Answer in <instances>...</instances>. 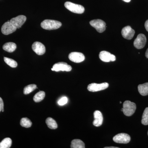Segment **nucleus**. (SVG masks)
Listing matches in <instances>:
<instances>
[{
    "label": "nucleus",
    "instance_id": "nucleus-1",
    "mask_svg": "<svg viewBox=\"0 0 148 148\" xmlns=\"http://www.w3.org/2000/svg\"><path fill=\"white\" fill-rule=\"evenodd\" d=\"M62 24L60 21L56 20L46 19L41 23V27L43 29L48 30H55L60 28Z\"/></svg>",
    "mask_w": 148,
    "mask_h": 148
},
{
    "label": "nucleus",
    "instance_id": "nucleus-2",
    "mask_svg": "<svg viewBox=\"0 0 148 148\" xmlns=\"http://www.w3.org/2000/svg\"><path fill=\"white\" fill-rule=\"evenodd\" d=\"M123 112L125 115L127 116H132L136 110V105L135 103L129 101H125L123 104Z\"/></svg>",
    "mask_w": 148,
    "mask_h": 148
},
{
    "label": "nucleus",
    "instance_id": "nucleus-3",
    "mask_svg": "<svg viewBox=\"0 0 148 148\" xmlns=\"http://www.w3.org/2000/svg\"><path fill=\"white\" fill-rule=\"evenodd\" d=\"M65 7L70 11L77 14H82L84 12V8L83 6L76 4L71 2H66L64 4Z\"/></svg>",
    "mask_w": 148,
    "mask_h": 148
},
{
    "label": "nucleus",
    "instance_id": "nucleus-4",
    "mask_svg": "<svg viewBox=\"0 0 148 148\" xmlns=\"http://www.w3.org/2000/svg\"><path fill=\"white\" fill-rule=\"evenodd\" d=\"M90 25L95 28L99 33H103L106 29V23L101 19H97L91 20Z\"/></svg>",
    "mask_w": 148,
    "mask_h": 148
},
{
    "label": "nucleus",
    "instance_id": "nucleus-5",
    "mask_svg": "<svg viewBox=\"0 0 148 148\" xmlns=\"http://www.w3.org/2000/svg\"><path fill=\"white\" fill-rule=\"evenodd\" d=\"M109 84L105 82L103 83H91L88 86V90L91 92H97L101 90H105L109 87Z\"/></svg>",
    "mask_w": 148,
    "mask_h": 148
},
{
    "label": "nucleus",
    "instance_id": "nucleus-6",
    "mask_svg": "<svg viewBox=\"0 0 148 148\" xmlns=\"http://www.w3.org/2000/svg\"><path fill=\"white\" fill-rule=\"evenodd\" d=\"M113 140L116 143L127 144L130 142V137L128 134L126 133H119L114 137Z\"/></svg>",
    "mask_w": 148,
    "mask_h": 148
},
{
    "label": "nucleus",
    "instance_id": "nucleus-7",
    "mask_svg": "<svg viewBox=\"0 0 148 148\" xmlns=\"http://www.w3.org/2000/svg\"><path fill=\"white\" fill-rule=\"evenodd\" d=\"M72 70L71 66L65 62H59L53 65L51 69L52 71L56 72L62 71L69 72Z\"/></svg>",
    "mask_w": 148,
    "mask_h": 148
},
{
    "label": "nucleus",
    "instance_id": "nucleus-8",
    "mask_svg": "<svg viewBox=\"0 0 148 148\" xmlns=\"http://www.w3.org/2000/svg\"><path fill=\"white\" fill-rule=\"evenodd\" d=\"M27 20V17L24 15H21L12 18L10 20L11 24L16 29H19L24 24Z\"/></svg>",
    "mask_w": 148,
    "mask_h": 148
},
{
    "label": "nucleus",
    "instance_id": "nucleus-9",
    "mask_svg": "<svg viewBox=\"0 0 148 148\" xmlns=\"http://www.w3.org/2000/svg\"><path fill=\"white\" fill-rule=\"evenodd\" d=\"M147 42V38L145 35L140 34L138 35L134 42V45L138 49H141L145 47Z\"/></svg>",
    "mask_w": 148,
    "mask_h": 148
},
{
    "label": "nucleus",
    "instance_id": "nucleus-10",
    "mask_svg": "<svg viewBox=\"0 0 148 148\" xmlns=\"http://www.w3.org/2000/svg\"><path fill=\"white\" fill-rule=\"evenodd\" d=\"M16 29L11 24L10 21H8L3 24L1 28V32L4 35H8L15 32Z\"/></svg>",
    "mask_w": 148,
    "mask_h": 148
},
{
    "label": "nucleus",
    "instance_id": "nucleus-11",
    "mask_svg": "<svg viewBox=\"0 0 148 148\" xmlns=\"http://www.w3.org/2000/svg\"><path fill=\"white\" fill-rule=\"evenodd\" d=\"M69 57L71 61L76 63H81L85 60L84 55L80 52H71L69 54Z\"/></svg>",
    "mask_w": 148,
    "mask_h": 148
},
{
    "label": "nucleus",
    "instance_id": "nucleus-12",
    "mask_svg": "<svg viewBox=\"0 0 148 148\" xmlns=\"http://www.w3.org/2000/svg\"><path fill=\"white\" fill-rule=\"evenodd\" d=\"M32 48L33 51L38 55H42L45 53V46L39 42H34L32 46Z\"/></svg>",
    "mask_w": 148,
    "mask_h": 148
},
{
    "label": "nucleus",
    "instance_id": "nucleus-13",
    "mask_svg": "<svg viewBox=\"0 0 148 148\" xmlns=\"http://www.w3.org/2000/svg\"><path fill=\"white\" fill-rule=\"evenodd\" d=\"M99 58L101 61L105 62L114 61L116 59V56L113 54H111L110 52L105 51H103L100 52Z\"/></svg>",
    "mask_w": 148,
    "mask_h": 148
},
{
    "label": "nucleus",
    "instance_id": "nucleus-14",
    "mask_svg": "<svg viewBox=\"0 0 148 148\" xmlns=\"http://www.w3.org/2000/svg\"><path fill=\"white\" fill-rule=\"evenodd\" d=\"M135 34V31L129 26L124 27L121 31L122 36L127 40L132 39Z\"/></svg>",
    "mask_w": 148,
    "mask_h": 148
},
{
    "label": "nucleus",
    "instance_id": "nucleus-15",
    "mask_svg": "<svg viewBox=\"0 0 148 148\" xmlns=\"http://www.w3.org/2000/svg\"><path fill=\"white\" fill-rule=\"evenodd\" d=\"M94 120L92 123L94 126L99 127L102 125L103 122V116L100 111H95L94 112Z\"/></svg>",
    "mask_w": 148,
    "mask_h": 148
},
{
    "label": "nucleus",
    "instance_id": "nucleus-16",
    "mask_svg": "<svg viewBox=\"0 0 148 148\" xmlns=\"http://www.w3.org/2000/svg\"><path fill=\"white\" fill-rule=\"evenodd\" d=\"M4 50L7 52L12 53L16 50V44L12 42L6 43L3 46Z\"/></svg>",
    "mask_w": 148,
    "mask_h": 148
},
{
    "label": "nucleus",
    "instance_id": "nucleus-17",
    "mask_svg": "<svg viewBox=\"0 0 148 148\" xmlns=\"http://www.w3.org/2000/svg\"><path fill=\"white\" fill-rule=\"evenodd\" d=\"M138 89L140 94L143 96L148 95V82L138 85Z\"/></svg>",
    "mask_w": 148,
    "mask_h": 148
},
{
    "label": "nucleus",
    "instance_id": "nucleus-18",
    "mask_svg": "<svg viewBox=\"0 0 148 148\" xmlns=\"http://www.w3.org/2000/svg\"><path fill=\"white\" fill-rule=\"evenodd\" d=\"M71 148H84L85 144L83 141L79 139H75L71 142Z\"/></svg>",
    "mask_w": 148,
    "mask_h": 148
},
{
    "label": "nucleus",
    "instance_id": "nucleus-19",
    "mask_svg": "<svg viewBox=\"0 0 148 148\" xmlns=\"http://www.w3.org/2000/svg\"><path fill=\"white\" fill-rule=\"evenodd\" d=\"M46 123L48 127L50 129H56L58 127L56 121L51 118H47L46 120Z\"/></svg>",
    "mask_w": 148,
    "mask_h": 148
},
{
    "label": "nucleus",
    "instance_id": "nucleus-20",
    "mask_svg": "<svg viewBox=\"0 0 148 148\" xmlns=\"http://www.w3.org/2000/svg\"><path fill=\"white\" fill-rule=\"evenodd\" d=\"M12 144L11 139L10 138H5L0 143V148H10Z\"/></svg>",
    "mask_w": 148,
    "mask_h": 148
},
{
    "label": "nucleus",
    "instance_id": "nucleus-21",
    "mask_svg": "<svg viewBox=\"0 0 148 148\" xmlns=\"http://www.w3.org/2000/svg\"><path fill=\"white\" fill-rule=\"evenodd\" d=\"M45 96V93L44 91H40L37 92L34 97V101L36 103L41 102L44 99Z\"/></svg>",
    "mask_w": 148,
    "mask_h": 148
},
{
    "label": "nucleus",
    "instance_id": "nucleus-22",
    "mask_svg": "<svg viewBox=\"0 0 148 148\" xmlns=\"http://www.w3.org/2000/svg\"><path fill=\"white\" fill-rule=\"evenodd\" d=\"M32 123L30 119L27 118H23L20 121V125L22 127L28 128L32 126Z\"/></svg>",
    "mask_w": 148,
    "mask_h": 148
},
{
    "label": "nucleus",
    "instance_id": "nucleus-23",
    "mask_svg": "<svg viewBox=\"0 0 148 148\" xmlns=\"http://www.w3.org/2000/svg\"><path fill=\"white\" fill-rule=\"evenodd\" d=\"M37 88V86L36 84H32L29 85L24 88V93L25 95H27L33 92L34 90Z\"/></svg>",
    "mask_w": 148,
    "mask_h": 148
},
{
    "label": "nucleus",
    "instance_id": "nucleus-24",
    "mask_svg": "<svg viewBox=\"0 0 148 148\" xmlns=\"http://www.w3.org/2000/svg\"><path fill=\"white\" fill-rule=\"evenodd\" d=\"M4 60L5 62L7 64L12 67V68H16L17 66V63L16 61L14 60L13 59L11 58H7V57H4Z\"/></svg>",
    "mask_w": 148,
    "mask_h": 148
},
{
    "label": "nucleus",
    "instance_id": "nucleus-25",
    "mask_svg": "<svg viewBox=\"0 0 148 148\" xmlns=\"http://www.w3.org/2000/svg\"><path fill=\"white\" fill-rule=\"evenodd\" d=\"M141 122L144 125H148V108H146L144 110Z\"/></svg>",
    "mask_w": 148,
    "mask_h": 148
},
{
    "label": "nucleus",
    "instance_id": "nucleus-26",
    "mask_svg": "<svg viewBox=\"0 0 148 148\" xmlns=\"http://www.w3.org/2000/svg\"><path fill=\"white\" fill-rule=\"evenodd\" d=\"M68 101V98L64 96V97H62L61 99H59V101H58V104L60 106H64V105L67 104Z\"/></svg>",
    "mask_w": 148,
    "mask_h": 148
},
{
    "label": "nucleus",
    "instance_id": "nucleus-27",
    "mask_svg": "<svg viewBox=\"0 0 148 148\" xmlns=\"http://www.w3.org/2000/svg\"><path fill=\"white\" fill-rule=\"evenodd\" d=\"M4 112V103L2 99L0 97V112Z\"/></svg>",
    "mask_w": 148,
    "mask_h": 148
},
{
    "label": "nucleus",
    "instance_id": "nucleus-28",
    "mask_svg": "<svg viewBox=\"0 0 148 148\" xmlns=\"http://www.w3.org/2000/svg\"><path fill=\"white\" fill-rule=\"evenodd\" d=\"M145 27L147 31L148 32V20H147L145 23Z\"/></svg>",
    "mask_w": 148,
    "mask_h": 148
},
{
    "label": "nucleus",
    "instance_id": "nucleus-29",
    "mask_svg": "<svg viewBox=\"0 0 148 148\" xmlns=\"http://www.w3.org/2000/svg\"><path fill=\"white\" fill-rule=\"evenodd\" d=\"M145 56L147 58H148V48L147 49L145 53Z\"/></svg>",
    "mask_w": 148,
    "mask_h": 148
},
{
    "label": "nucleus",
    "instance_id": "nucleus-30",
    "mask_svg": "<svg viewBox=\"0 0 148 148\" xmlns=\"http://www.w3.org/2000/svg\"><path fill=\"white\" fill-rule=\"evenodd\" d=\"M123 1H124L125 2L129 3L130 1L131 0H123Z\"/></svg>",
    "mask_w": 148,
    "mask_h": 148
},
{
    "label": "nucleus",
    "instance_id": "nucleus-31",
    "mask_svg": "<svg viewBox=\"0 0 148 148\" xmlns=\"http://www.w3.org/2000/svg\"><path fill=\"white\" fill-rule=\"evenodd\" d=\"M105 148H118V147H105Z\"/></svg>",
    "mask_w": 148,
    "mask_h": 148
},
{
    "label": "nucleus",
    "instance_id": "nucleus-32",
    "mask_svg": "<svg viewBox=\"0 0 148 148\" xmlns=\"http://www.w3.org/2000/svg\"><path fill=\"white\" fill-rule=\"evenodd\" d=\"M147 134H148V133H147Z\"/></svg>",
    "mask_w": 148,
    "mask_h": 148
}]
</instances>
